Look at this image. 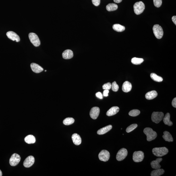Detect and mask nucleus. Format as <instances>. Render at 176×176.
<instances>
[{"label": "nucleus", "instance_id": "dca6fc26", "mask_svg": "<svg viewBox=\"0 0 176 176\" xmlns=\"http://www.w3.org/2000/svg\"><path fill=\"white\" fill-rule=\"evenodd\" d=\"M132 85L129 81L124 82L122 86V90L125 92L127 93L130 91L132 89Z\"/></svg>", "mask_w": 176, "mask_h": 176}, {"label": "nucleus", "instance_id": "f257e3e1", "mask_svg": "<svg viewBox=\"0 0 176 176\" xmlns=\"http://www.w3.org/2000/svg\"><path fill=\"white\" fill-rule=\"evenodd\" d=\"M143 133L147 136V140L148 141H151L154 140L157 136L156 132L153 130L150 127H146L143 130Z\"/></svg>", "mask_w": 176, "mask_h": 176}, {"label": "nucleus", "instance_id": "423d86ee", "mask_svg": "<svg viewBox=\"0 0 176 176\" xmlns=\"http://www.w3.org/2000/svg\"><path fill=\"white\" fill-rule=\"evenodd\" d=\"M29 38L31 42L35 47H38L41 44V42L38 37L36 34L30 33L29 34Z\"/></svg>", "mask_w": 176, "mask_h": 176}, {"label": "nucleus", "instance_id": "c85d7f7f", "mask_svg": "<svg viewBox=\"0 0 176 176\" xmlns=\"http://www.w3.org/2000/svg\"><path fill=\"white\" fill-rule=\"evenodd\" d=\"M144 59L142 58H137V57H134L132 59L131 62L134 65H140L141 63L143 62Z\"/></svg>", "mask_w": 176, "mask_h": 176}, {"label": "nucleus", "instance_id": "bb28decb", "mask_svg": "<svg viewBox=\"0 0 176 176\" xmlns=\"http://www.w3.org/2000/svg\"><path fill=\"white\" fill-rule=\"evenodd\" d=\"M118 6L115 3H109L106 6V8L108 11H115L118 9Z\"/></svg>", "mask_w": 176, "mask_h": 176}, {"label": "nucleus", "instance_id": "4468645a", "mask_svg": "<svg viewBox=\"0 0 176 176\" xmlns=\"http://www.w3.org/2000/svg\"><path fill=\"white\" fill-rule=\"evenodd\" d=\"M30 67L32 71L36 73H39L43 71V68L36 63H31Z\"/></svg>", "mask_w": 176, "mask_h": 176}, {"label": "nucleus", "instance_id": "20e7f679", "mask_svg": "<svg viewBox=\"0 0 176 176\" xmlns=\"http://www.w3.org/2000/svg\"><path fill=\"white\" fill-rule=\"evenodd\" d=\"M154 34L157 39H161L163 36V29L159 25H154L153 28Z\"/></svg>", "mask_w": 176, "mask_h": 176}, {"label": "nucleus", "instance_id": "2eb2a0df", "mask_svg": "<svg viewBox=\"0 0 176 176\" xmlns=\"http://www.w3.org/2000/svg\"><path fill=\"white\" fill-rule=\"evenodd\" d=\"M163 160V158H156V160L152 161L151 163V165L152 168L155 169L161 168V166L159 164Z\"/></svg>", "mask_w": 176, "mask_h": 176}, {"label": "nucleus", "instance_id": "f03ea898", "mask_svg": "<svg viewBox=\"0 0 176 176\" xmlns=\"http://www.w3.org/2000/svg\"><path fill=\"white\" fill-rule=\"evenodd\" d=\"M169 150L166 147L156 148L152 149L153 154L157 157H161L166 155L168 153Z\"/></svg>", "mask_w": 176, "mask_h": 176}, {"label": "nucleus", "instance_id": "4c0bfd02", "mask_svg": "<svg viewBox=\"0 0 176 176\" xmlns=\"http://www.w3.org/2000/svg\"><path fill=\"white\" fill-rule=\"evenodd\" d=\"M109 91L108 90H105L103 91V95L104 97H107L108 96Z\"/></svg>", "mask_w": 176, "mask_h": 176}, {"label": "nucleus", "instance_id": "6e6552de", "mask_svg": "<svg viewBox=\"0 0 176 176\" xmlns=\"http://www.w3.org/2000/svg\"><path fill=\"white\" fill-rule=\"evenodd\" d=\"M127 155V150L125 148H122L117 152L116 156V158L118 161H123L126 158Z\"/></svg>", "mask_w": 176, "mask_h": 176}, {"label": "nucleus", "instance_id": "393cba45", "mask_svg": "<svg viewBox=\"0 0 176 176\" xmlns=\"http://www.w3.org/2000/svg\"><path fill=\"white\" fill-rule=\"evenodd\" d=\"M25 141L28 144L34 143L36 142L35 137L31 135H27L25 138Z\"/></svg>", "mask_w": 176, "mask_h": 176}, {"label": "nucleus", "instance_id": "37998d69", "mask_svg": "<svg viewBox=\"0 0 176 176\" xmlns=\"http://www.w3.org/2000/svg\"><path fill=\"white\" fill-rule=\"evenodd\" d=\"M46 70H45V72H46Z\"/></svg>", "mask_w": 176, "mask_h": 176}, {"label": "nucleus", "instance_id": "6ab92c4d", "mask_svg": "<svg viewBox=\"0 0 176 176\" xmlns=\"http://www.w3.org/2000/svg\"><path fill=\"white\" fill-rule=\"evenodd\" d=\"M119 111V108L118 107L114 106L111 108L106 113L107 116H111L115 115Z\"/></svg>", "mask_w": 176, "mask_h": 176}, {"label": "nucleus", "instance_id": "79ce46f5", "mask_svg": "<svg viewBox=\"0 0 176 176\" xmlns=\"http://www.w3.org/2000/svg\"><path fill=\"white\" fill-rule=\"evenodd\" d=\"M2 171H1V170H0V176H2Z\"/></svg>", "mask_w": 176, "mask_h": 176}, {"label": "nucleus", "instance_id": "c756f323", "mask_svg": "<svg viewBox=\"0 0 176 176\" xmlns=\"http://www.w3.org/2000/svg\"><path fill=\"white\" fill-rule=\"evenodd\" d=\"M74 122V119L72 117H68L65 118L63 121V123L65 125H72Z\"/></svg>", "mask_w": 176, "mask_h": 176}, {"label": "nucleus", "instance_id": "cd10ccee", "mask_svg": "<svg viewBox=\"0 0 176 176\" xmlns=\"http://www.w3.org/2000/svg\"><path fill=\"white\" fill-rule=\"evenodd\" d=\"M150 77L152 80L157 82H160L163 81V79L162 77L157 75L155 73H151Z\"/></svg>", "mask_w": 176, "mask_h": 176}, {"label": "nucleus", "instance_id": "0eeeda50", "mask_svg": "<svg viewBox=\"0 0 176 176\" xmlns=\"http://www.w3.org/2000/svg\"><path fill=\"white\" fill-rule=\"evenodd\" d=\"M144 158V153L141 151H135L133 155V161L136 163L142 162Z\"/></svg>", "mask_w": 176, "mask_h": 176}, {"label": "nucleus", "instance_id": "c9c22d12", "mask_svg": "<svg viewBox=\"0 0 176 176\" xmlns=\"http://www.w3.org/2000/svg\"><path fill=\"white\" fill-rule=\"evenodd\" d=\"M93 4L95 6H98L100 5L101 0H92Z\"/></svg>", "mask_w": 176, "mask_h": 176}, {"label": "nucleus", "instance_id": "f8f14e48", "mask_svg": "<svg viewBox=\"0 0 176 176\" xmlns=\"http://www.w3.org/2000/svg\"><path fill=\"white\" fill-rule=\"evenodd\" d=\"M35 158L33 156H30L27 157L24 162L23 165L25 167L29 168L34 164Z\"/></svg>", "mask_w": 176, "mask_h": 176}, {"label": "nucleus", "instance_id": "9b49d317", "mask_svg": "<svg viewBox=\"0 0 176 176\" xmlns=\"http://www.w3.org/2000/svg\"><path fill=\"white\" fill-rule=\"evenodd\" d=\"M100 112V109L98 107H94L92 108L90 112L91 117L93 119H97Z\"/></svg>", "mask_w": 176, "mask_h": 176}, {"label": "nucleus", "instance_id": "473e14b6", "mask_svg": "<svg viewBox=\"0 0 176 176\" xmlns=\"http://www.w3.org/2000/svg\"><path fill=\"white\" fill-rule=\"evenodd\" d=\"M111 88L112 90L114 91L117 92L118 91V89H119V86L117 84L116 82H114L112 83V84H111Z\"/></svg>", "mask_w": 176, "mask_h": 176}, {"label": "nucleus", "instance_id": "aec40b11", "mask_svg": "<svg viewBox=\"0 0 176 176\" xmlns=\"http://www.w3.org/2000/svg\"><path fill=\"white\" fill-rule=\"evenodd\" d=\"M112 128V126L111 125H108L99 130L97 131V134L99 135H103L111 130Z\"/></svg>", "mask_w": 176, "mask_h": 176}, {"label": "nucleus", "instance_id": "e433bc0d", "mask_svg": "<svg viewBox=\"0 0 176 176\" xmlns=\"http://www.w3.org/2000/svg\"><path fill=\"white\" fill-rule=\"evenodd\" d=\"M96 96L97 97L101 99H103V96H102V93L100 92H98L96 94Z\"/></svg>", "mask_w": 176, "mask_h": 176}, {"label": "nucleus", "instance_id": "ea45409f", "mask_svg": "<svg viewBox=\"0 0 176 176\" xmlns=\"http://www.w3.org/2000/svg\"><path fill=\"white\" fill-rule=\"evenodd\" d=\"M172 20L174 23L176 25V17L175 16H173L172 18Z\"/></svg>", "mask_w": 176, "mask_h": 176}, {"label": "nucleus", "instance_id": "5701e85b", "mask_svg": "<svg viewBox=\"0 0 176 176\" xmlns=\"http://www.w3.org/2000/svg\"><path fill=\"white\" fill-rule=\"evenodd\" d=\"M165 172L163 169L160 168L153 170L151 173V176H160L164 174Z\"/></svg>", "mask_w": 176, "mask_h": 176}, {"label": "nucleus", "instance_id": "412c9836", "mask_svg": "<svg viewBox=\"0 0 176 176\" xmlns=\"http://www.w3.org/2000/svg\"><path fill=\"white\" fill-rule=\"evenodd\" d=\"M157 96V92L156 91L153 90L148 92L146 94L145 97L148 100L153 99Z\"/></svg>", "mask_w": 176, "mask_h": 176}, {"label": "nucleus", "instance_id": "a211bd4d", "mask_svg": "<svg viewBox=\"0 0 176 176\" xmlns=\"http://www.w3.org/2000/svg\"><path fill=\"white\" fill-rule=\"evenodd\" d=\"M73 52L70 49H67L63 52L62 57L63 58L66 59H70L73 57Z\"/></svg>", "mask_w": 176, "mask_h": 176}, {"label": "nucleus", "instance_id": "4be33fe9", "mask_svg": "<svg viewBox=\"0 0 176 176\" xmlns=\"http://www.w3.org/2000/svg\"><path fill=\"white\" fill-rule=\"evenodd\" d=\"M164 135L163 136V137L165 141L168 142H172L173 141V138L170 133L167 131H165L163 133Z\"/></svg>", "mask_w": 176, "mask_h": 176}, {"label": "nucleus", "instance_id": "7c9ffc66", "mask_svg": "<svg viewBox=\"0 0 176 176\" xmlns=\"http://www.w3.org/2000/svg\"><path fill=\"white\" fill-rule=\"evenodd\" d=\"M140 113V111L139 110L137 109H134L131 110L129 113V114L130 116L132 117H135L138 116Z\"/></svg>", "mask_w": 176, "mask_h": 176}, {"label": "nucleus", "instance_id": "ddd939ff", "mask_svg": "<svg viewBox=\"0 0 176 176\" xmlns=\"http://www.w3.org/2000/svg\"><path fill=\"white\" fill-rule=\"evenodd\" d=\"M6 35L9 39L13 41H15L18 42L20 41V39L19 36L14 32L12 31H9L6 33Z\"/></svg>", "mask_w": 176, "mask_h": 176}, {"label": "nucleus", "instance_id": "f704fd0d", "mask_svg": "<svg viewBox=\"0 0 176 176\" xmlns=\"http://www.w3.org/2000/svg\"><path fill=\"white\" fill-rule=\"evenodd\" d=\"M111 84L110 83H107L105 84L102 86V88L104 90H109L111 88Z\"/></svg>", "mask_w": 176, "mask_h": 176}, {"label": "nucleus", "instance_id": "b1692460", "mask_svg": "<svg viewBox=\"0 0 176 176\" xmlns=\"http://www.w3.org/2000/svg\"><path fill=\"white\" fill-rule=\"evenodd\" d=\"M170 114L167 113L166 114L165 117L163 118V121L165 125L168 126H172L173 124L172 121L170 120Z\"/></svg>", "mask_w": 176, "mask_h": 176}, {"label": "nucleus", "instance_id": "2f4dec72", "mask_svg": "<svg viewBox=\"0 0 176 176\" xmlns=\"http://www.w3.org/2000/svg\"><path fill=\"white\" fill-rule=\"evenodd\" d=\"M137 124H132L129 126L126 129V131L127 133H129L130 132H132V131L134 130L137 127Z\"/></svg>", "mask_w": 176, "mask_h": 176}, {"label": "nucleus", "instance_id": "7ed1b4c3", "mask_svg": "<svg viewBox=\"0 0 176 176\" xmlns=\"http://www.w3.org/2000/svg\"><path fill=\"white\" fill-rule=\"evenodd\" d=\"M134 12L137 15L141 14L143 12L145 8V4L142 2H137L134 4Z\"/></svg>", "mask_w": 176, "mask_h": 176}, {"label": "nucleus", "instance_id": "a878e982", "mask_svg": "<svg viewBox=\"0 0 176 176\" xmlns=\"http://www.w3.org/2000/svg\"><path fill=\"white\" fill-rule=\"evenodd\" d=\"M113 28L114 30L118 32L123 31L125 29V26H122L119 24H114L113 26Z\"/></svg>", "mask_w": 176, "mask_h": 176}, {"label": "nucleus", "instance_id": "a19ab883", "mask_svg": "<svg viewBox=\"0 0 176 176\" xmlns=\"http://www.w3.org/2000/svg\"><path fill=\"white\" fill-rule=\"evenodd\" d=\"M122 0H114V2L116 3H120L122 2Z\"/></svg>", "mask_w": 176, "mask_h": 176}, {"label": "nucleus", "instance_id": "9d476101", "mask_svg": "<svg viewBox=\"0 0 176 176\" xmlns=\"http://www.w3.org/2000/svg\"><path fill=\"white\" fill-rule=\"evenodd\" d=\"M99 158L100 161L106 162L109 160L110 157V153L106 150H102L99 154Z\"/></svg>", "mask_w": 176, "mask_h": 176}, {"label": "nucleus", "instance_id": "72a5a7b5", "mask_svg": "<svg viewBox=\"0 0 176 176\" xmlns=\"http://www.w3.org/2000/svg\"><path fill=\"white\" fill-rule=\"evenodd\" d=\"M154 4L156 7L159 8L162 4V0H153Z\"/></svg>", "mask_w": 176, "mask_h": 176}, {"label": "nucleus", "instance_id": "58836bf2", "mask_svg": "<svg viewBox=\"0 0 176 176\" xmlns=\"http://www.w3.org/2000/svg\"><path fill=\"white\" fill-rule=\"evenodd\" d=\"M172 105L174 107L176 108V98H175L172 100Z\"/></svg>", "mask_w": 176, "mask_h": 176}, {"label": "nucleus", "instance_id": "39448f33", "mask_svg": "<svg viewBox=\"0 0 176 176\" xmlns=\"http://www.w3.org/2000/svg\"><path fill=\"white\" fill-rule=\"evenodd\" d=\"M164 116L163 112H153L152 115V120L154 122L158 124L163 119Z\"/></svg>", "mask_w": 176, "mask_h": 176}, {"label": "nucleus", "instance_id": "1a4fd4ad", "mask_svg": "<svg viewBox=\"0 0 176 176\" xmlns=\"http://www.w3.org/2000/svg\"><path fill=\"white\" fill-rule=\"evenodd\" d=\"M20 160V156L18 154L14 153L11 156L9 162L10 165L12 166H15L18 164Z\"/></svg>", "mask_w": 176, "mask_h": 176}, {"label": "nucleus", "instance_id": "f3484780", "mask_svg": "<svg viewBox=\"0 0 176 176\" xmlns=\"http://www.w3.org/2000/svg\"><path fill=\"white\" fill-rule=\"evenodd\" d=\"M72 139L73 143L76 145H79L81 143V138L80 136L77 133H74L72 135Z\"/></svg>", "mask_w": 176, "mask_h": 176}]
</instances>
